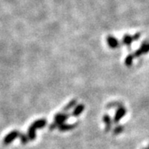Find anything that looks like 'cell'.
<instances>
[{
  "mask_svg": "<svg viewBox=\"0 0 149 149\" xmlns=\"http://www.w3.org/2000/svg\"><path fill=\"white\" fill-rule=\"evenodd\" d=\"M47 120L42 118V119H37L35 122H33L31 124V126L28 128V139L30 140H34L36 139V129L37 128H42L46 126Z\"/></svg>",
  "mask_w": 149,
  "mask_h": 149,
  "instance_id": "6da1fadb",
  "label": "cell"
},
{
  "mask_svg": "<svg viewBox=\"0 0 149 149\" xmlns=\"http://www.w3.org/2000/svg\"><path fill=\"white\" fill-rule=\"evenodd\" d=\"M69 114H67V113H62V112L58 113L57 114L55 115V118H54L55 122L51 124L50 129L52 130V129L56 128V127H58L59 125H61V124H62V123H65V122L69 118Z\"/></svg>",
  "mask_w": 149,
  "mask_h": 149,
  "instance_id": "7a4b0ae2",
  "label": "cell"
},
{
  "mask_svg": "<svg viewBox=\"0 0 149 149\" xmlns=\"http://www.w3.org/2000/svg\"><path fill=\"white\" fill-rule=\"evenodd\" d=\"M20 134H21V133L17 132L16 130L12 131V132H10L8 135H6L5 136V138L3 139V144L8 145V144L11 143H12L13 140H15V139H17V137H20Z\"/></svg>",
  "mask_w": 149,
  "mask_h": 149,
  "instance_id": "3957f363",
  "label": "cell"
},
{
  "mask_svg": "<svg viewBox=\"0 0 149 149\" xmlns=\"http://www.w3.org/2000/svg\"><path fill=\"white\" fill-rule=\"evenodd\" d=\"M126 109L123 108V107H120V108H118L117 109V111L115 113V115H114V118H113V123H118L119 122L121 119H122V118L126 114Z\"/></svg>",
  "mask_w": 149,
  "mask_h": 149,
  "instance_id": "277c9868",
  "label": "cell"
},
{
  "mask_svg": "<svg viewBox=\"0 0 149 149\" xmlns=\"http://www.w3.org/2000/svg\"><path fill=\"white\" fill-rule=\"evenodd\" d=\"M139 37H140V34H139V33L136 34L134 37H131L129 35H126V36H124L123 38V43L125 44V45H130L131 43L133 42V41L138 40Z\"/></svg>",
  "mask_w": 149,
  "mask_h": 149,
  "instance_id": "5b68a950",
  "label": "cell"
},
{
  "mask_svg": "<svg viewBox=\"0 0 149 149\" xmlns=\"http://www.w3.org/2000/svg\"><path fill=\"white\" fill-rule=\"evenodd\" d=\"M107 42L109 44V47L113 48V49L118 47V45H119V42L117 39L115 37H110V36L107 37Z\"/></svg>",
  "mask_w": 149,
  "mask_h": 149,
  "instance_id": "8992f818",
  "label": "cell"
},
{
  "mask_svg": "<svg viewBox=\"0 0 149 149\" xmlns=\"http://www.w3.org/2000/svg\"><path fill=\"white\" fill-rule=\"evenodd\" d=\"M84 109H85V105L84 104H77L76 106L74 107V110L72 112V116H74V117L80 116V114L82 113V112L84 111Z\"/></svg>",
  "mask_w": 149,
  "mask_h": 149,
  "instance_id": "52a82bcc",
  "label": "cell"
},
{
  "mask_svg": "<svg viewBox=\"0 0 149 149\" xmlns=\"http://www.w3.org/2000/svg\"><path fill=\"white\" fill-rule=\"evenodd\" d=\"M103 121L105 123V131L106 132H109L110 129H111L112 127V119L109 115L108 114H105L104 118H103Z\"/></svg>",
  "mask_w": 149,
  "mask_h": 149,
  "instance_id": "ba28073f",
  "label": "cell"
},
{
  "mask_svg": "<svg viewBox=\"0 0 149 149\" xmlns=\"http://www.w3.org/2000/svg\"><path fill=\"white\" fill-rule=\"evenodd\" d=\"M75 126H76V123H74V124H67V123H62V124H61V125H59L58 129L60 131H69V130H71V129H73V128H75Z\"/></svg>",
  "mask_w": 149,
  "mask_h": 149,
  "instance_id": "9c48e42d",
  "label": "cell"
},
{
  "mask_svg": "<svg viewBox=\"0 0 149 149\" xmlns=\"http://www.w3.org/2000/svg\"><path fill=\"white\" fill-rule=\"evenodd\" d=\"M76 104H77V100H72L70 102L69 104H67V105L63 109L62 113L69 111L70 109H72V108H74V107L76 106Z\"/></svg>",
  "mask_w": 149,
  "mask_h": 149,
  "instance_id": "30bf717a",
  "label": "cell"
},
{
  "mask_svg": "<svg viewBox=\"0 0 149 149\" xmlns=\"http://www.w3.org/2000/svg\"><path fill=\"white\" fill-rule=\"evenodd\" d=\"M142 54H147L149 52V43L144 42L142 44L141 47L139 49Z\"/></svg>",
  "mask_w": 149,
  "mask_h": 149,
  "instance_id": "8fae6325",
  "label": "cell"
},
{
  "mask_svg": "<svg viewBox=\"0 0 149 149\" xmlns=\"http://www.w3.org/2000/svg\"><path fill=\"white\" fill-rule=\"evenodd\" d=\"M133 57H134V56H133V54L128 55V56L126 57V59H125V65H128V66H131V65L133 64Z\"/></svg>",
  "mask_w": 149,
  "mask_h": 149,
  "instance_id": "7c38bea8",
  "label": "cell"
},
{
  "mask_svg": "<svg viewBox=\"0 0 149 149\" xmlns=\"http://www.w3.org/2000/svg\"><path fill=\"white\" fill-rule=\"evenodd\" d=\"M20 139H21L22 141V144H26L28 143V138L27 137V135H25V134H22V133H21L20 134Z\"/></svg>",
  "mask_w": 149,
  "mask_h": 149,
  "instance_id": "4fadbf2b",
  "label": "cell"
},
{
  "mask_svg": "<svg viewBox=\"0 0 149 149\" xmlns=\"http://www.w3.org/2000/svg\"><path fill=\"white\" fill-rule=\"evenodd\" d=\"M123 130V126H121V125L117 126L116 128H114V130H113V134H115V135L119 134V133H122Z\"/></svg>",
  "mask_w": 149,
  "mask_h": 149,
  "instance_id": "5bb4252c",
  "label": "cell"
},
{
  "mask_svg": "<svg viewBox=\"0 0 149 149\" xmlns=\"http://www.w3.org/2000/svg\"><path fill=\"white\" fill-rule=\"evenodd\" d=\"M148 149H149V146H148Z\"/></svg>",
  "mask_w": 149,
  "mask_h": 149,
  "instance_id": "9a60e30c",
  "label": "cell"
}]
</instances>
